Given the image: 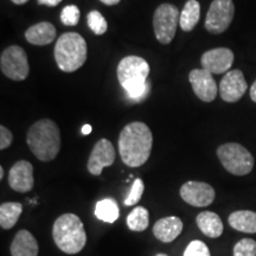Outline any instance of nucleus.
Listing matches in <instances>:
<instances>
[{"label":"nucleus","instance_id":"obj_1","mask_svg":"<svg viewBox=\"0 0 256 256\" xmlns=\"http://www.w3.org/2000/svg\"><path fill=\"white\" fill-rule=\"evenodd\" d=\"M119 153L130 168H139L151 156L153 136L150 127L140 121L126 124L119 136Z\"/></svg>","mask_w":256,"mask_h":256},{"label":"nucleus","instance_id":"obj_21","mask_svg":"<svg viewBox=\"0 0 256 256\" xmlns=\"http://www.w3.org/2000/svg\"><path fill=\"white\" fill-rule=\"evenodd\" d=\"M200 18V5L197 0H188L179 18V25L185 32L192 31Z\"/></svg>","mask_w":256,"mask_h":256},{"label":"nucleus","instance_id":"obj_29","mask_svg":"<svg viewBox=\"0 0 256 256\" xmlns=\"http://www.w3.org/2000/svg\"><path fill=\"white\" fill-rule=\"evenodd\" d=\"M184 256H211V254L206 243L200 240H194L188 243L184 252Z\"/></svg>","mask_w":256,"mask_h":256},{"label":"nucleus","instance_id":"obj_28","mask_svg":"<svg viewBox=\"0 0 256 256\" xmlns=\"http://www.w3.org/2000/svg\"><path fill=\"white\" fill-rule=\"evenodd\" d=\"M80 10L76 5H66L60 12V22L66 26H76L80 22Z\"/></svg>","mask_w":256,"mask_h":256},{"label":"nucleus","instance_id":"obj_2","mask_svg":"<svg viewBox=\"0 0 256 256\" xmlns=\"http://www.w3.org/2000/svg\"><path fill=\"white\" fill-rule=\"evenodd\" d=\"M26 142L38 160L51 162L60 150V128L50 119L38 120L28 130Z\"/></svg>","mask_w":256,"mask_h":256},{"label":"nucleus","instance_id":"obj_26","mask_svg":"<svg viewBox=\"0 0 256 256\" xmlns=\"http://www.w3.org/2000/svg\"><path fill=\"white\" fill-rule=\"evenodd\" d=\"M144 191H145V184H144L142 179L136 178V180H134L132 188H130V194H128L127 197L124 198V206H132L139 203L144 194Z\"/></svg>","mask_w":256,"mask_h":256},{"label":"nucleus","instance_id":"obj_3","mask_svg":"<svg viewBox=\"0 0 256 256\" xmlns=\"http://www.w3.org/2000/svg\"><path fill=\"white\" fill-rule=\"evenodd\" d=\"M52 238L60 250L68 255L78 254L87 243L84 226L75 214H64L55 220Z\"/></svg>","mask_w":256,"mask_h":256},{"label":"nucleus","instance_id":"obj_9","mask_svg":"<svg viewBox=\"0 0 256 256\" xmlns=\"http://www.w3.org/2000/svg\"><path fill=\"white\" fill-rule=\"evenodd\" d=\"M235 6L232 0H214L206 18V28L211 34H220L232 24Z\"/></svg>","mask_w":256,"mask_h":256},{"label":"nucleus","instance_id":"obj_20","mask_svg":"<svg viewBox=\"0 0 256 256\" xmlns=\"http://www.w3.org/2000/svg\"><path fill=\"white\" fill-rule=\"evenodd\" d=\"M228 222L232 229L246 234L256 232V212L250 210H238L229 216Z\"/></svg>","mask_w":256,"mask_h":256},{"label":"nucleus","instance_id":"obj_23","mask_svg":"<svg viewBox=\"0 0 256 256\" xmlns=\"http://www.w3.org/2000/svg\"><path fill=\"white\" fill-rule=\"evenodd\" d=\"M95 216L102 222L114 223L119 218L120 209L114 198H104L98 200L95 206Z\"/></svg>","mask_w":256,"mask_h":256},{"label":"nucleus","instance_id":"obj_14","mask_svg":"<svg viewBox=\"0 0 256 256\" xmlns=\"http://www.w3.org/2000/svg\"><path fill=\"white\" fill-rule=\"evenodd\" d=\"M234 52L228 48H216L211 49L202 55L200 64L203 69L211 74L228 72L234 63Z\"/></svg>","mask_w":256,"mask_h":256},{"label":"nucleus","instance_id":"obj_12","mask_svg":"<svg viewBox=\"0 0 256 256\" xmlns=\"http://www.w3.org/2000/svg\"><path fill=\"white\" fill-rule=\"evenodd\" d=\"M248 89V84L246 82L244 75L241 70L235 69L230 70L224 75L222 81L220 83V95L223 101L234 104L242 98Z\"/></svg>","mask_w":256,"mask_h":256},{"label":"nucleus","instance_id":"obj_15","mask_svg":"<svg viewBox=\"0 0 256 256\" xmlns=\"http://www.w3.org/2000/svg\"><path fill=\"white\" fill-rule=\"evenodd\" d=\"M8 185L12 190L22 192H30L34 188V166L28 160H19L12 166L8 172Z\"/></svg>","mask_w":256,"mask_h":256},{"label":"nucleus","instance_id":"obj_17","mask_svg":"<svg viewBox=\"0 0 256 256\" xmlns=\"http://www.w3.org/2000/svg\"><path fill=\"white\" fill-rule=\"evenodd\" d=\"M38 242L28 230H19L11 243L12 256H38Z\"/></svg>","mask_w":256,"mask_h":256},{"label":"nucleus","instance_id":"obj_22","mask_svg":"<svg viewBox=\"0 0 256 256\" xmlns=\"http://www.w3.org/2000/svg\"><path fill=\"white\" fill-rule=\"evenodd\" d=\"M23 212V206L18 202H6L0 206V226L8 230L14 228Z\"/></svg>","mask_w":256,"mask_h":256},{"label":"nucleus","instance_id":"obj_5","mask_svg":"<svg viewBox=\"0 0 256 256\" xmlns=\"http://www.w3.org/2000/svg\"><path fill=\"white\" fill-rule=\"evenodd\" d=\"M87 43L78 32H66L55 46V60L63 72H74L87 60Z\"/></svg>","mask_w":256,"mask_h":256},{"label":"nucleus","instance_id":"obj_24","mask_svg":"<svg viewBox=\"0 0 256 256\" xmlns=\"http://www.w3.org/2000/svg\"><path fill=\"white\" fill-rule=\"evenodd\" d=\"M127 226L132 232H144L148 228L150 214L144 206H136L128 214L126 218Z\"/></svg>","mask_w":256,"mask_h":256},{"label":"nucleus","instance_id":"obj_35","mask_svg":"<svg viewBox=\"0 0 256 256\" xmlns=\"http://www.w3.org/2000/svg\"><path fill=\"white\" fill-rule=\"evenodd\" d=\"M11 2L16 5H23V4H25V2H28V0H11Z\"/></svg>","mask_w":256,"mask_h":256},{"label":"nucleus","instance_id":"obj_10","mask_svg":"<svg viewBox=\"0 0 256 256\" xmlns=\"http://www.w3.org/2000/svg\"><path fill=\"white\" fill-rule=\"evenodd\" d=\"M180 197L185 203L196 208L209 206L215 200V190L204 182L190 180L180 188Z\"/></svg>","mask_w":256,"mask_h":256},{"label":"nucleus","instance_id":"obj_16","mask_svg":"<svg viewBox=\"0 0 256 256\" xmlns=\"http://www.w3.org/2000/svg\"><path fill=\"white\" fill-rule=\"evenodd\" d=\"M183 232V222L177 216L162 217L153 226V234L162 243H171Z\"/></svg>","mask_w":256,"mask_h":256},{"label":"nucleus","instance_id":"obj_25","mask_svg":"<svg viewBox=\"0 0 256 256\" xmlns=\"http://www.w3.org/2000/svg\"><path fill=\"white\" fill-rule=\"evenodd\" d=\"M88 26L90 30L94 32L96 36H101L104 34L108 28L107 20H106L104 16H102L98 11H90L87 16Z\"/></svg>","mask_w":256,"mask_h":256},{"label":"nucleus","instance_id":"obj_11","mask_svg":"<svg viewBox=\"0 0 256 256\" xmlns=\"http://www.w3.org/2000/svg\"><path fill=\"white\" fill-rule=\"evenodd\" d=\"M115 148L108 139H100L92 147V151L89 156L87 168L89 174L92 176H100L104 168L113 165L115 162Z\"/></svg>","mask_w":256,"mask_h":256},{"label":"nucleus","instance_id":"obj_30","mask_svg":"<svg viewBox=\"0 0 256 256\" xmlns=\"http://www.w3.org/2000/svg\"><path fill=\"white\" fill-rule=\"evenodd\" d=\"M12 142H14V136H12L11 130L5 126H0V150L4 151L8 148Z\"/></svg>","mask_w":256,"mask_h":256},{"label":"nucleus","instance_id":"obj_27","mask_svg":"<svg viewBox=\"0 0 256 256\" xmlns=\"http://www.w3.org/2000/svg\"><path fill=\"white\" fill-rule=\"evenodd\" d=\"M234 256H256V241L242 238L234 246Z\"/></svg>","mask_w":256,"mask_h":256},{"label":"nucleus","instance_id":"obj_36","mask_svg":"<svg viewBox=\"0 0 256 256\" xmlns=\"http://www.w3.org/2000/svg\"><path fill=\"white\" fill-rule=\"evenodd\" d=\"M4 178V168L2 166H0V179Z\"/></svg>","mask_w":256,"mask_h":256},{"label":"nucleus","instance_id":"obj_6","mask_svg":"<svg viewBox=\"0 0 256 256\" xmlns=\"http://www.w3.org/2000/svg\"><path fill=\"white\" fill-rule=\"evenodd\" d=\"M217 156L220 164L229 174L246 176L254 168V158L244 146L238 142H228L217 148Z\"/></svg>","mask_w":256,"mask_h":256},{"label":"nucleus","instance_id":"obj_31","mask_svg":"<svg viewBox=\"0 0 256 256\" xmlns=\"http://www.w3.org/2000/svg\"><path fill=\"white\" fill-rule=\"evenodd\" d=\"M37 2L40 5H46L49 8H55V6L60 5L62 2V0H37Z\"/></svg>","mask_w":256,"mask_h":256},{"label":"nucleus","instance_id":"obj_13","mask_svg":"<svg viewBox=\"0 0 256 256\" xmlns=\"http://www.w3.org/2000/svg\"><path fill=\"white\" fill-rule=\"evenodd\" d=\"M188 81L200 100L204 102L215 100L218 90H217V84L212 74L203 68L194 69L188 74Z\"/></svg>","mask_w":256,"mask_h":256},{"label":"nucleus","instance_id":"obj_33","mask_svg":"<svg viewBox=\"0 0 256 256\" xmlns=\"http://www.w3.org/2000/svg\"><path fill=\"white\" fill-rule=\"evenodd\" d=\"M102 4L104 5H108V6H114V5H118L121 0H100Z\"/></svg>","mask_w":256,"mask_h":256},{"label":"nucleus","instance_id":"obj_7","mask_svg":"<svg viewBox=\"0 0 256 256\" xmlns=\"http://www.w3.org/2000/svg\"><path fill=\"white\" fill-rule=\"evenodd\" d=\"M179 18L180 14L174 5L162 4L156 8L153 16V30L159 43L170 44L174 40Z\"/></svg>","mask_w":256,"mask_h":256},{"label":"nucleus","instance_id":"obj_32","mask_svg":"<svg viewBox=\"0 0 256 256\" xmlns=\"http://www.w3.org/2000/svg\"><path fill=\"white\" fill-rule=\"evenodd\" d=\"M250 98L256 104V80L250 88Z\"/></svg>","mask_w":256,"mask_h":256},{"label":"nucleus","instance_id":"obj_4","mask_svg":"<svg viewBox=\"0 0 256 256\" xmlns=\"http://www.w3.org/2000/svg\"><path fill=\"white\" fill-rule=\"evenodd\" d=\"M116 75L121 87L130 98L140 100L146 95L148 88L146 80L150 75V66L142 57H124L118 66Z\"/></svg>","mask_w":256,"mask_h":256},{"label":"nucleus","instance_id":"obj_18","mask_svg":"<svg viewBox=\"0 0 256 256\" xmlns=\"http://www.w3.org/2000/svg\"><path fill=\"white\" fill-rule=\"evenodd\" d=\"M25 38L30 44L43 46L51 44L56 38V28L49 22L32 25L25 31Z\"/></svg>","mask_w":256,"mask_h":256},{"label":"nucleus","instance_id":"obj_34","mask_svg":"<svg viewBox=\"0 0 256 256\" xmlns=\"http://www.w3.org/2000/svg\"><path fill=\"white\" fill-rule=\"evenodd\" d=\"M81 132H82L83 136H88V134H90L92 133V126H90V124H84V126L82 127Z\"/></svg>","mask_w":256,"mask_h":256},{"label":"nucleus","instance_id":"obj_37","mask_svg":"<svg viewBox=\"0 0 256 256\" xmlns=\"http://www.w3.org/2000/svg\"><path fill=\"white\" fill-rule=\"evenodd\" d=\"M156 256H168V255H166V254H162V252H160V254H156Z\"/></svg>","mask_w":256,"mask_h":256},{"label":"nucleus","instance_id":"obj_19","mask_svg":"<svg viewBox=\"0 0 256 256\" xmlns=\"http://www.w3.org/2000/svg\"><path fill=\"white\" fill-rule=\"evenodd\" d=\"M198 228L204 235L211 238H218L223 234V223L220 217L212 211H203L196 218Z\"/></svg>","mask_w":256,"mask_h":256},{"label":"nucleus","instance_id":"obj_8","mask_svg":"<svg viewBox=\"0 0 256 256\" xmlns=\"http://www.w3.org/2000/svg\"><path fill=\"white\" fill-rule=\"evenodd\" d=\"M0 68L6 78L12 81H24L30 72V66L23 48L18 46L6 48L0 56Z\"/></svg>","mask_w":256,"mask_h":256}]
</instances>
